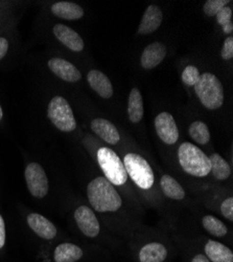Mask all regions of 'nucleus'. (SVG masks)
Wrapping results in <instances>:
<instances>
[{
    "instance_id": "f257e3e1",
    "label": "nucleus",
    "mask_w": 233,
    "mask_h": 262,
    "mask_svg": "<svg viewBox=\"0 0 233 262\" xmlns=\"http://www.w3.org/2000/svg\"><path fill=\"white\" fill-rule=\"evenodd\" d=\"M90 205L97 212H115L120 209L122 201L113 185L102 177L92 180L87 187Z\"/></svg>"
},
{
    "instance_id": "f03ea898",
    "label": "nucleus",
    "mask_w": 233,
    "mask_h": 262,
    "mask_svg": "<svg viewBox=\"0 0 233 262\" xmlns=\"http://www.w3.org/2000/svg\"><path fill=\"white\" fill-rule=\"evenodd\" d=\"M178 159L182 169L196 178H204L210 173V161L204 152L192 143L180 145Z\"/></svg>"
},
{
    "instance_id": "7ed1b4c3",
    "label": "nucleus",
    "mask_w": 233,
    "mask_h": 262,
    "mask_svg": "<svg viewBox=\"0 0 233 262\" xmlns=\"http://www.w3.org/2000/svg\"><path fill=\"white\" fill-rule=\"evenodd\" d=\"M194 87L204 107L210 111H216L222 107L224 103V87L216 75L211 73L202 74Z\"/></svg>"
},
{
    "instance_id": "20e7f679",
    "label": "nucleus",
    "mask_w": 233,
    "mask_h": 262,
    "mask_svg": "<svg viewBox=\"0 0 233 262\" xmlns=\"http://www.w3.org/2000/svg\"><path fill=\"white\" fill-rule=\"evenodd\" d=\"M97 162L105 173V177L112 185L122 186L128 180V173L124 165L115 152L107 147L97 151Z\"/></svg>"
},
{
    "instance_id": "39448f33",
    "label": "nucleus",
    "mask_w": 233,
    "mask_h": 262,
    "mask_svg": "<svg viewBox=\"0 0 233 262\" xmlns=\"http://www.w3.org/2000/svg\"><path fill=\"white\" fill-rule=\"evenodd\" d=\"M47 117L54 126L63 133H71L76 128V120L70 104L61 96H56L49 101Z\"/></svg>"
},
{
    "instance_id": "423d86ee",
    "label": "nucleus",
    "mask_w": 233,
    "mask_h": 262,
    "mask_svg": "<svg viewBox=\"0 0 233 262\" xmlns=\"http://www.w3.org/2000/svg\"><path fill=\"white\" fill-rule=\"evenodd\" d=\"M123 165L126 173L131 180L139 188L143 190H149L152 188L155 182L154 172L150 166L141 156L136 154H128L123 158Z\"/></svg>"
},
{
    "instance_id": "0eeeda50",
    "label": "nucleus",
    "mask_w": 233,
    "mask_h": 262,
    "mask_svg": "<svg viewBox=\"0 0 233 262\" xmlns=\"http://www.w3.org/2000/svg\"><path fill=\"white\" fill-rule=\"evenodd\" d=\"M25 181L31 194L37 199H43L49 190L48 179L42 166L38 163H31L25 168Z\"/></svg>"
},
{
    "instance_id": "6e6552de",
    "label": "nucleus",
    "mask_w": 233,
    "mask_h": 262,
    "mask_svg": "<svg viewBox=\"0 0 233 262\" xmlns=\"http://www.w3.org/2000/svg\"><path fill=\"white\" fill-rule=\"evenodd\" d=\"M155 129L160 140L167 145H174L179 140V129L169 113H160L155 118Z\"/></svg>"
},
{
    "instance_id": "1a4fd4ad",
    "label": "nucleus",
    "mask_w": 233,
    "mask_h": 262,
    "mask_svg": "<svg viewBox=\"0 0 233 262\" xmlns=\"http://www.w3.org/2000/svg\"><path fill=\"white\" fill-rule=\"evenodd\" d=\"M74 220L82 233L90 238H94L99 233V223L93 211L86 207L81 206L74 212Z\"/></svg>"
},
{
    "instance_id": "9d476101",
    "label": "nucleus",
    "mask_w": 233,
    "mask_h": 262,
    "mask_svg": "<svg viewBox=\"0 0 233 262\" xmlns=\"http://www.w3.org/2000/svg\"><path fill=\"white\" fill-rule=\"evenodd\" d=\"M49 70L63 81L75 83L82 79L81 72L69 61L62 58H51L48 61Z\"/></svg>"
},
{
    "instance_id": "9b49d317",
    "label": "nucleus",
    "mask_w": 233,
    "mask_h": 262,
    "mask_svg": "<svg viewBox=\"0 0 233 262\" xmlns=\"http://www.w3.org/2000/svg\"><path fill=\"white\" fill-rule=\"evenodd\" d=\"M167 50L166 47L161 42H153L151 45L147 46L140 58V63L143 70L145 71H151L155 68H157L158 65L164 60L166 56Z\"/></svg>"
},
{
    "instance_id": "f8f14e48",
    "label": "nucleus",
    "mask_w": 233,
    "mask_h": 262,
    "mask_svg": "<svg viewBox=\"0 0 233 262\" xmlns=\"http://www.w3.org/2000/svg\"><path fill=\"white\" fill-rule=\"evenodd\" d=\"M53 32L56 38L70 51L79 53L84 50L85 45L82 37L71 28L65 25L58 24L54 27Z\"/></svg>"
},
{
    "instance_id": "ddd939ff",
    "label": "nucleus",
    "mask_w": 233,
    "mask_h": 262,
    "mask_svg": "<svg viewBox=\"0 0 233 262\" xmlns=\"http://www.w3.org/2000/svg\"><path fill=\"white\" fill-rule=\"evenodd\" d=\"M162 11L156 5H151L146 8L141 23L138 28V34L140 35H149L154 33L159 29L162 24Z\"/></svg>"
},
{
    "instance_id": "4468645a",
    "label": "nucleus",
    "mask_w": 233,
    "mask_h": 262,
    "mask_svg": "<svg viewBox=\"0 0 233 262\" xmlns=\"http://www.w3.org/2000/svg\"><path fill=\"white\" fill-rule=\"evenodd\" d=\"M30 228L41 238L53 239L57 236V228L46 217L38 213H31L28 216Z\"/></svg>"
},
{
    "instance_id": "2eb2a0df",
    "label": "nucleus",
    "mask_w": 233,
    "mask_h": 262,
    "mask_svg": "<svg viewBox=\"0 0 233 262\" xmlns=\"http://www.w3.org/2000/svg\"><path fill=\"white\" fill-rule=\"evenodd\" d=\"M87 81L91 89L102 99H110L113 96V86L110 79L100 71H90L87 75Z\"/></svg>"
},
{
    "instance_id": "dca6fc26",
    "label": "nucleus",
    "mask_w": 233,
    "mask_h": 262,
    "mask_svg": "<svg viewBox=\"0 0 233 262\" xmlns=\"http://www.w3.org/2000/svg\"><path fill=\"white\" fill-rule=\"evenodd\" d=\"M91 129L95 135H97L101 140L110 145H115L119 142L120 136L117 128L108 120L106 119H94L91 122Z\"/></svg>"
},
{
    "instance_id": "f3484780",
    "label": "nucleus",
    "mask_w": 233,
    "mask_h": 262,
    "mask_svg": "<svg viewBox=\"0 0 233 262\" xmlns=\"http://www.w3.org/2000/svg\"><path fill=\"white\" fill-rule=\"evenodd\" d=\"M51 13L65 20H79L84 16V10L76 4L70 2H59L51 6Z\"/></svg>"
},
{
    "instance_id": "a211bd4d",
    "label": "nucleus",
    "mask_w": 233,
    "mask_h": 262,
    "mask_svg": "<svg viewBox=\"0 0 233 262\" xmlns=\"http://www.w3.org/2000/svg\"><path fill=\"white\" fill-rule=\"evenodd\" d=\"M205 253L213 262H233L231 250L215 240H209L206 244Z\"/></svg>"
},
{
    "instance_id": "6ab92c4d",
    "label": "nucleus",
    "mask_w": 233,
    "mask_h": 262,
    "mask_svg": "<svg viewBox=\"0 0 233 262\" xmlns=\"http://www.w3.org/2000/svg\"><path fill=\"white\" fill-rule=\"evenodd\" d=\"M167 257L166 248L159 243L145 245L139 253L140 262H162Z\"/></svg>"
},
{
    "instance_id": "aec40b11",
    "label": "nucleus",
    "mask_w": 233,
    "mask_h": 262,
    "mask_svg": "<svg viewBox=\"0 0 233 262\" xmlns=\"http://www.w3.org/2000/svg\"><path fill=\"white\" fill-rule=\"evenodd\" d=\"M83 256L81 248L73 244H62L59 245L54 253L56 262H76Z\"/></svg>"
},
{
    "instance_id": "412c9836",
    "label": "nucleus",
    "mask_w": 233,
    "mask_h": 262,
    "mask_svg": "<svg viewBox=\"0 0 233 262\" xmlns=\"http://www.w3.org/2000/svg\"><path fill=\"white\" fill-rule=\"evenodd\" d=\"M128 116L132 123H139L143 118V101L137 87L132 89L128 101Z\"/></svg>"
},
{
    "instance_id": "4be33fe9",
    "label": "nucleus",
    "mask_w": 233,
    "mask_h": 262,
    "mask_svg": "<svg viewBox=\"0 0 233 262\" xmlns=\"http://www.w3.org/2000/svg\"><path fill=\"white\" fill-rule=\"evenodd\" d=\"M161 189L165 196L175 201H181L185 198V191L182 186L172 177L163 176L160 181Z\"/></svg>"
},
{
    "instance_id": "5701e85b",
    "label": "nucleus",
    "mask_w": 233,
    "mask_h": 262,
    "mask_svg": "<svg viewBox=\"0 0 233 262\" xmlns=\"http://www.w3.org/2000/svg\"><path fill=\"white\" fill-rule=\"evenodd\" d=\"M210 161V172L213 173L216 180L218 181H225L227 180L230 174L231 169L229 164L220 156L217 154L211 155L209 158Z\"/></svg>"
},
{
    "instance_id": "b1692460",
    "label": "nucleus",
    "mask_w": 233,
    "mask_h": 262,
    "mask_svg": "<svg viewBox=\"0 0 233 262\" xmlns=\"http://www.w3.org/2000/svg\"><path fill=\"white\" fill-rule=\"evenodd\" d=\"M188 134L195 142L200 145H206L210 141V133L207 125L202 121H196L190 124Z\"/></svg>"
},
{
    "instance_id": "393cba45",
    "label": "nucleus",
    "mask_w": 233,
    "mask_h": 262,
    "mask_svg": "<svg viewBox=\"0 0 233 262\" xmlns=\"http://www.w3.org/2000/svg\"><path fill=\"white\" fill-rule=\"evenodd\" d=\"M203 227L205 230L216 237H223L227 234V227L219 220V218L213 215H206L202 220Z\"/></svg>"
},
{
    "instance_id": "a878e982",
    "label": "nucleus",
    "mask_w": 233,
    "mask_h": 262,
    "mask_svg": "<svg viewBox=\"0 0 233 262\" xmlns=\"http://www.w3.org/2000/svg\"><path fill=\"white\" fill-rule=\"evenodd\" d=\"M200 71L195 67V65H187L182 72V81L187 86H195L200 79Z\"/></svg>"
},
{
    "instance_id": "bb28decb",
    "label": "nucleus",
    "mask_w": 233,
    "mask_h": 262,
    "mask_svg": "<svg viewBox=\"0 0 233 262\" xmlns=\"http://www.w3.org/2000/svg\"><path fill=\"white\" fill-rule=\"evenodd\" d=\"M230 2H227V0H208V2L205 3L203 10L204 13L209 16V17H214L217 16V14L225 7H227V5Z\"/></svg>"
},
{
    "instance_id": "cd10ccee",
    "label": "nucleus",
    "mask_w": 233,
    "mask_h": 262,
    "mask_svg": "<svg viewBox=\"0 0 233 262\" xmlns=\"http://www.w3.org/2000/svg\"><path fill=\"white\" fill-rule=\"evenodd\" d=\"M221 57L224 60H230L233 58V37L230 36L225 39L221 51Z\"/></svg>"
},
{
    "instance_id": "c85d7f7f",
    "label": "nucleus",
    "mask_w": 233,
    "mask_h": 262,
    "mask_svg": "<svg viewBox=\"0 0 233 262\" xmlns=\"http://www.w3.org/2000/svg\"><path fill=\"white\" fill-rule=\"evenodd\" d=\"M221 212L228 221H233V198H228L222 203Z\"/></svg>"
},
{
    "instance_id": "c756f323",
    "label": "nucleus",
    "mask_w": 233,
    "mask_h": 262,
    "mask_svg": "<svg viewBox=\"0 0 233 262\" xmlns=\"http://www.w3.org/2000/svg\"><path fill=\"white\" fill-rule=\"evenodd\" d=\"M232 18V10L229 7L223 8L218 14H217V21L220 26H224L225 24L231 21Z\"/></svg>"
},
{
    "instance_id": "7c9ffc66",
    "label": "nucleus",
    "mask_w": 233,
    "mask_h": 262,
    "mask_svg": "<svg viewBox=\"0 0 233 262\" xmlns=\"http://www.w3.org/2000/svg\"><path fill=\"white\" fill-rule=\"evenodd\" d=\"M6 244V224L3 216L0 215V250L5 247Z\"/></svg>"
},
{
    "instance_id": "2f4dec72",
    "label": "nucleus",
    "mask_w": 233,
    "mask_h": 262,
    "mask_svg": "<svg viewBox=\"0 0 233 262\" xmlns=\"http://www.w3.org/2000/svg\"><path fill=\"white\" fill-rule=\"evenodd\" d=\"M9 51V41L5 37H0V60L4 59Z\"/></svg>"
},
{
    "instance_id": "473e14b6",
    "label": "nucleus",
    "mask_w": 233,
    "mask_h": 262,
    "mask_svg": "<svg viewBox=\"0 0 233 262\" xmlns=\"http://www.w3.org/2000/svg\"><path fill=\"white\" fill-rule=\"evenodd\" d=\"M222 28H223V32H224L225 34H227V35L231 34V33L233 32V24H232V20L229 21V23L225 24L224 26H222Z\"/></svg>"
},
{
    "instance_id": "72a5a7b5",
    "label": "nucleus",
    "mask_w": 233,
    "mask_h": 262,
    "mask_svg": "<svg viewBox=\"0 0 233 262\" xmlns=\"http://www.w3.org/2000/svg\"><path fill=\"white\" fill-rule=\"evenodd\" d=\"M192 262H209V260L205 255H197L196 257H194Z\"/></svg>"
},
{
    "instance_id": "f704fd0d",
    "label": "nucleus",
    "mask_w": 233,
    "mask_h": 262,
    "mask_svg": "<svg viewBox=\"0 0 233 262\" xmlns=\"http://www.w3.org/2000/svg\"><path fill=\"white\" fill-rule=\"evenodd\" d=\"M4 118V113H3V108H2V105H0V121L3 120Z\"/></svg>"
}]
</instances>
